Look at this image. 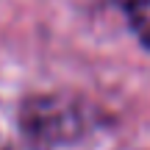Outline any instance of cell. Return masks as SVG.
<instances>
[{
  "label": "cell",
  "instance_id": "cell-1",
  "mask_svg": "<svg viewBox=\"0 0 150 150\" xmlns=\"http://www.w3.org/2000/svg\"><path fill=\"white\" fill-rule=\"evenodd\" d=\"M20 122L33 145L53 147L81 139L89 128V114H86V106L75 97L45 95V97H31L25 103Z\"/></svg>",
  "mask_w": 150,
  "mask_h": 150
}]
</instances>
